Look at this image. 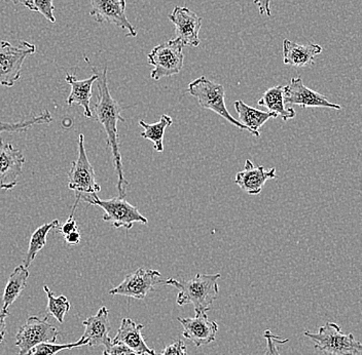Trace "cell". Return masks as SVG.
<instances>
[{
  "instance_id": "cell-1",
  "label": "cell",
  "mask_w": 362,
  "mask_h": 355,
  "mask_svg": "<svg viewBox=\"0 0 362 355\" xmlns=\"http://www.w3.org/2000/svg\"><path fill=\"white\" fill-rule=\"evenodd\" d=\"M98 100L93 108L95 119L101 124L107 135V144L112 149L113 162L117 175V188L119 198H126L128 181L124 179L123 162H122L121 151H119V130L117 124L124 122L126 119L122 116V107L110 94L107 83V67L102 70L101 76L98 74Z\"/></svg>"
},
{
  "instance_id": "cell-2",
  "label": "cell",
  "mask_w": 362,
  "mask_h": 355,
  "mask_svg": "<svg viewBox=\"0 0 362 355\" xmlns=\"http://www.w3.org/2000/svg\"><path fill=\"white\" fill-rule=\"evenodd\" d=\"M221 273L216 275H202L198 273L194 278L189 280H178L175 278H168L162 280L164 286H172L178 289L176 303L180 306L183 305H194L196 313H206L210 311L212 304L218 297V279Z\"/></svg>"
},
{
  "instance_id": "cell-3",
  "label": "cell",
  "mask_w": 362,
  "mask_h": 355,
  "mask_svg": "<svg viewBox=\"0 0 362 355\" xmlns=\"http://www.w3.org/2000/svg\"><path fill=\"white\" fill-rule=\"evenodd\" d=\"M305 337L314 342V348L322 355H359L362 345L352 333L345 334L337 323L328 322L317 333L305 331Z\"/></svg>"
},
{
  "instance_id": "cell-4",
  "label": "cell",
  "mask_w": 362,
  "mask_h": 355,
  "mask_svg": "<svg viewBox=\"0 0 362 355\" xmlns=\"http://www.w3.org/2000/svg\"><path fill=\"white\" fill-rule=\"evenodd\" d=\"M68 188L76 192V203L72 207L71 215H74L79 201L86 195L97 194L101 191L100 185L97 183L96 173L89 162L85 148V136H78V155L72 162L71 169L68 173Z\"/></svg>"
},
{
  "instance_id": "cell-5",
  "label": "cell",
  "mask_w": 362,
  "mask_h": 355,
  "mask_svg": "<svg viewBox=\"0 0 362 355\" xmlns=\"http://www.w3.org/2000/svg\"><path fill=\"white\" fill-rule=\"evenodd\" d=\"M187 92L198 100L199 105L204 109L217 113L240 130H246L245 126L228 112L226 106V90L223 85L201 76L189 83Z\"/></svg>"
},
{
  "instance_id": "cell-6",
  "label": "cell",
  "mask_w": 362,
  "mask_h": 355,
  "mask_svg": "<svg viewBox=\"0 0 362 355\" xmlns=\"http://www.w3.org/2000/svg\"><path fill=\"white\" fill-rule=\"evenodd\" d=\"M81 200L95 207H101L105 212L103 216L104 222L112 224L115 228L124 227L127 230H130L134 223H148V220L137 207L119 196L103 200H100L97 194H90L83 196Z\"/></svg>"
},
{
  "instance_id": "cell-7",
  "label": "cell",
  "mask_w": 362,
  "mask_h": 355,
  "mask_svg": "<svg viewBox=\"0 0 362 355\" xmlns=\"http://www.w3.org/2000/svg\"><path fill=\"white\" fill-rule=\"evenodd\" d=\"M182 49V44L176 38L153 47L147 55L148 64L153 67L151 78L153 80H160L180 73L185 60Z\"/></svg>"
},
{
  "instance_id": "cell-8",
  "label": "cell",
  "mask_w": 362,
  "mask_h": 355,
  "mask_svg": "<svg viewBox=\"0 0 362 355\" xmlns=\"http://www.w3.org/2000/svg\"><path fill=\"white\" fill-rule=\"evenodd\" d=\"M35 52V45L28 42H20L15 47L6 40H0V85L13 87L21 78L23 64L27 56Z\"/></svg>"
},
{
  "instance_id": "cell-9",
  "label": "cell",
  "mask_w": 362,
  "mask_h": 355,
  "mask_svg": "<svg viewBox=\"0 0 362 355\" xmlns=\"http://www.w3.org/2000/svg\"><path fill=\"white\" fill-rule=\"evenodd\" d=\"M58 336V329L49 322V315L42 320L37 316H29L18 331L15 345L19 348V355H26L40 343H55Z\"/></svg>"
},
{
  "instance_id": "cell-10",
  "label": "cell",
  "mask_w": 362,
  "mask_h": 355,
  "mask_svg": "<svg viewBox=\"0 0 362 355\" xmlns=\"http://www.w3.org/2000/svg\"><path fill=\"white\" fill-rule=\"evenodd\" d=\"M160 273L155 269L138 268L126 275L123 282L110 291V295L124 296L136 300H144L155 287L162 284Z\"/></svg>"
},
{
  "instance_id": "cell-11",
  "label": "cell",
  "mask_w": 362,
  "mask_h": 355,
  "mask_svg": "<svg viewBox=\"0 0 362 355\" xmlns=\"http://www.w3.org/2000/svg\"><path fill=\"white\" fill-rule=\"evenodd\" d=\"M90 15L97 23H107L127 31L129 37H136L137 30L126 16V0H90Z\"/></svg>"
},
{
  "instance_id": "cell-12",
  "label": "cell",
  "mask_w": 362,
  "mask_h": 355,
  "mask_svg": "<svg viewBox=\"0 0 362 355\" xmlns=\"http://www.w3.org/2000/svg\"><path fill=\"white\" fill-rule=\"evenodd\" d=\"M168 18L175 26L176 40H180L183 47L200 45L199 32L202 27V18L185 6H175Z\"/></svg>"
},
{
  "instance_id": "cell-13",
  "label": "cell",
  "mask_w": 362,
  "mask_h": 355,
  "mask_svg": "<svg viewBox=\"0 0 362 355\" xmlns=\"http://www.w3.org/2000/svg\"><path fill=\"white\" fill-rule=\"evenodd\" d=\"M25 162L22 150L0 139V189L11 190L17 186Z\"/></svg>"
},
{
  "instance_id": "cell-14",
  "label": "cell",
  "mask_w": 362,
  "mask_h": 355,
  "mask_svg": "<svg viewBox=\"0 0 362 355\" xmlns=\"http://www.w3.org/2000/svg\"><path fill=\"white\" fill-rule=\"evenodd\" d=\"M284 103L302 106L303 108L320 107L330 109L341 110L339 104L332 103L323 95L305 87L302 78H291L288 85L283 89Z\"/></svg>"
},
{
  "instance_id": "cell-15",
  "label": "cell",
  "mask_w": 362,
  "mask_h": 355,
  "mask_svg": "<svg viewBox=\"0 0 362 355\" xmlns=\"http://www.w3.org/2000/svg\"><path fill=\"white\" fill-rule=\"evenodd\" d=\"M177 320L183 327V337L197 347L211 344L216 339L218 325L210 322L206 313H196L194 318H178Z\"/></svg>"
},
{
  "instance_id": "cell-16",
  "label": "cell",
  "mask_w": 362,
  "mask_h": 355,
  "mask_svg": "<svg viewBox=\"0 0 362 355\" xmlns=\"http://www.w3.org/2000/svg\"><path fill=\"white\" fill-rule=\"evenodd\" d=\"M83 325L85 327V332L81 340L85 343L86 346H90V347L104 346L108 348L112 344V340L110 336L112 327H110V311L107 307L102 306L96 315L90 316L87 320H83Z\"/></svg>"
},
{
  "instance_id": "cell-17",
  "label": "cell",
  "mask_w": 362,
  "mask_h": 355,
  "mask_svg": "<svg viewBox=\"0 0 362 355\" xmlns=\"http://www.w3.org/2000/svg\"><path fill=\"white\" fill-rule=\"evenodd\" d=\"M275 178V167L267 171L264 167H255L250 160H246L243 171L237 173L235 183L249 195H257L262 192L267 181Z\"/></svg>"
},
{
  "instance_id": "cell-18",
  "label": "cell",
  "mask_w": 362,
  "mask_h": 355,
  "mask_svg": "<svg viewBox=\"0 0 362 355\" xmlns=\"http://www.w3.org/2000/svg\"><path fill=\"white\" fill-rule=\"evenodd\" d=\"M144 325L136 323L129 318L122 320L117 333L112 340V344H123L134 350L140 355H157L155 350L147 346L141 331Z\"/></svg>"
},
{
  "instance_id": "cell-19",
  "label": "cell",
  "mask_w": 362,
  "mask_h": 355,
  "mask_svg": "<svg viewBox=\"0 0 362 355\" xmlns=\"http://www.w3.org/2000/svg\"><path fill=\"white\" fill-rule=\"evenodd\" d=\"M85 59L90 64L89 59ZM90 67L95 71V67L92 65H90ZM97 79H98V73L96 71H95L94 76H90V78L83 79V80H79L71 74H66V78H65L68 85L71 87V92H70L66 101L68 105L71 106L74 104H78V105L81 106L83 108V115L87 119H92L93 117L90 100H92L93 97V85H94L95 81H97Z\"/></svg>"
},
{
  "instance_id": "cell-20",
  "label": "cell",
  "mask_w": 362,
  "mask_h": 355,
  "mask_svg": "<svg viewBox=\"0 0 362 355\" xmlns=\"http://www.w3.org/2000/svg\"><path fill=\"white\" fill-rule=\"evenodd\" d=\"M322 53V47L319 44H298L291 40L283 42V62L293 67H307L313 64L314 59Z\"/></svg>"
},
{
  "instance_id": "cell-21",
  "label": "cell",
  "mask_w": 362,
  "mask_h": 355,
  "mask_svg": "<svg viewBox=\"0 0 362 355\" xmlns=\"http://www.w3.org/2000/svg\"><path fill=\"white\" fill-rule=\"evenodd\" d=\"M235 109L239 115L240 124L245 126L251 135L259 138L260 136L259 130L269 119H277V115L272 112H266L264 110L257 109L251 107L242 100L235 102Z\"/></svg>"
},
{
  "instance_id": "cell-22",
  "label": "cell",
  "mask_w": 362,
  "mask_h": 355,
  "mask_svg": "<svg viewBox=\"0 0 362 355\" xmlns=\"http://www.w3.org/2000/svg\"><path fill=\"white\" fill-rule=\"evenodd\" d=\"M282 85H276L270 88L262 94V99L259 101V105L266 107L269 112L274 113L277 117H281L282 121H287L294 119L296 115L293 108H285L284 95H283Z\"/></svg>"
},
{
  "instance_id": "cell-23",
  "label": "cell",
  "mask_w": 362,
  "mask_h": 355,
  "mask_svg": "<svg viewBox=\"0 0 362 355\" xmlns=\"http://www.w3.org/2000/svg\"><path fill=\"white\" fill-rule=\"evenodd\" d=\"M28 278V269L25 268L24 265L16 267L15 270L8 277L6 288H4V295H2L4 305H2L1 311H8V307L13 304V302L20 297L22 291L26 289Z\"/></svg>"
},
{
  "instance_id": "cell-24",
  "label": "cell",
  "mask_w": 362,
  "mask_h": 355,
  "mask_svg": "<svg viewBox=\"0 0 362 355\" xmlns=\"http://www.w3.org/2000/svg\"><path fill=\"white\" fill-rule=\"evenodd\" d=\"M173 124V119L167 114H163L160 121L156 124H146L144 121H139V126L144 128V132L140 133L144 139L153 142V149L158 153L164 151V136L166 128Z\"/></svg>"
},
{
  "instance_id": "cell-25",
  "label": "cell",
  "mask_w": 362,
  "mask_h": 355,
  "mask_svg": "<svg viewBox=\"0 0 362 355\" xmlns=\"http://www.w3.org/2000/svg\"><path fill=\"white\" fill-rule=\"evenodd\" d=\"M59 225H60L59 221L54 220L51 223L44 224L33 232L30 241H29L28 250H27L24 258L25 268L28 269L30 267L34 260H35L36 255L44 248L45 243H47V236L49 232L54 228H58Z\"/></svg>"
},
{
  "instance_id": "cell-26",
  "label": "cell",
  "mask_w": 362,
  "mask_h": 355,
  "mask_svg": "<svg viewBox=\"0 0 362 355\" xmlns=\"http://www.w3.org/2000/svg\"><path fill=\"white\" fill-rule=\"evenodd\" d=\"M44 291L47 297V315L53 316L59 323H64L65 315L71 308L69 301L63 295L55 297L47 286L44 287Z\"/></svg>"
},
{
  "instance_id": "cell-27",
  "label": "cell",
  "mask_w": 362,
  "mask_h": 355,
  "mask_svg": "<svg viewBox=\"0 0 362 355\" xmlns=\"http://www.w3.org/2000/svg\"><path fill=\"white\" fill-rule=\"evenodd\" d=\"M52 121H53V116H52L51 113L45 110L42 114L31 117L30 119H27V121L15 122V124L0 121V133L26 132L33 126H38V124H49Z\"/></svg>"
},
{
  "instance_id": "cell-28",
  "label": "cell",
  "mask_w": 362,
  "mask_h": 355,
  "mask_svg": "<svg viewBox=\"0 0 362 355\" xmlns=\"http://www.w3.org/2000/svg\"><path fill=\"white\" fill-rule=\"evenodd\" d=\"M85 343L79 339L76 343H67V344H55V343L44 342L36 345L26 355H56L63 350H69L72 348L83 347Z\"/></svg>"
},
{
  "instance_id": "cell-29",
  "label": "cell",
  "mask_w": 362,
  "mask_h": 355,
  "mask_svg": "<svg viewBox=\"0 0 362 355\" xmlns=\"http://www.w3.org/2000/svg\"><path fill=\"white\" fill-rule=\"evenodd\" d=\"M28 10L42 13L51 23H56L55 6L53 0H31Z\"/></svg>"
},
{
  "instance_id": "cell-30",
  "label": "cell",
  "mask_w": 362,
  "mask_h": 355,
  "mask_svg": "<svg viewBox=\"0 0 362 355\" xmlns=\"http://www.w3.org/2000/svg\"><path fill=\"white\" fill-rule=\"evenodd\" d=\"M264 337L267 341L264 355H281L279 350H278V345L285 344V343L288 342V340L287 339H281L279 336H276V335L272 333L270 330L264 331Z\"/></svg>"
},
{
  "instance_id": "cell-31",
  "label": "cell",
  "mask_w": 362,
  "mask_h": 355,
  "mask_svg": "<svg viewBox=\"0 0 362 355\" xmlns=\"http://www.w3.org/2000/svg\"><path fill=\"white\" fill-rule=\"evenodd\" d=\"M158 355H187V348L181 340H176L160 351Z\"/></svg>"
},
{
  "instance_id": "cell-32",
  "label": "cell",
  "mask_w": 362,
  "mask_h": 355,
  "mask_svg": "<svg viewBox=\"0 0 362 355\" xmlns=\"http://www.w3.org/2000/svg\"><path fill=\"white\" fill-rule=\"evenodd\" d=\"M103 355H140L123 344H112L103 351Z\"/></svg>"
},
{
  "instance_id": "cell-33",
  "label": "cell",
  "mask_w": 362,
  "mask_h": 355,
  "mask_svg": "<svg viewBox=\"0 0 362 355\" xmlns=\"http://www.w3.org/2000/svg\"><path fill=\"white\" fill-rule=\"evenodd\" d=\"M58 231L60 232L61 234L67 235L69 234L70 232L74 231V230L78 229V224H76V220L74 219V215L70 214L69 218L67 219L66 222L63 224L62 226H59Z\"/></svg>"
},
{
  "instance_id": "cell-34",
  "label": "cell",
  "mask_w": 362,
  "mask_h": 355,
  "mask_svg": "<svg viewBox=\"0 0 362 355\" xmlns=\"http://www.w3.org/2000/svg\"><path fill=\"white\" fill-rule=\"evenodd\" d=\"M253 4L259 8V15L271 17V0H253Z\"/></svg>"
},
{
  "instance_id": "cell-35",
  "label": "cell",
  "mask_w": 362,
  "mask_h": 355,
  "mask_svg": "<svg viewBox=\"0 0 362 355\" xmlns=\"http://www.w3.org/2000/svg\"><path fill=\"white\" fill-rule=\"evenodd\" d=\"M8 311H0V344L4 342L6 333V318H8Z\"/></svg>"
},
{
  "instance_id": "cell-36",
  "label": "cell",
  "mask_w": 362,
  "mask_h": 355,
  "mask_svg": "<svg viewBox=\"0 0 362 355\" xmlns=\"http://www.w3.org/2000/svg\"><path fill=\"white\" fill-rule=\"evenodd\" d=\"M64 237L65 241H66V243L70 244V246H76L81 239V232L78 231V229L70 232L69 234L65 235Z\"/></svg>"
},
{
  "instance_id": "cell-37",
  "label": "cell",
  "mask_w": 362,
  "mask_h": 355,
  "mask_svg": "<svg viewBox=\"0 0 362 355\" xmlns=\"http://www.w3.org/2000/svg\"><path fill=\"white\" fill-rule=\"evenodd\" d=\"M4 1L11 2V4H16V6L23 4V6L28 8L29 6H30L31 0H4Z\"/></svg>"
}]
</instances>
